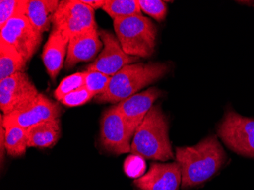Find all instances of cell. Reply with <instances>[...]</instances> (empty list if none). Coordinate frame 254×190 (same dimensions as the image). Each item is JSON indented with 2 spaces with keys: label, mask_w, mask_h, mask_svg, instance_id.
Listing matches in <instances>:
<instances>
[{
  "label": "cell",
  "mask_w": 254,
  "mask_h": 190,
  "mask_svg": "<svg viewBox=\"0 0 254 190\" xmlns=\"http://www.w3.org/2000/svg\"><path fill=\"white\" fill-rule=\"evenodd\" d=\"M94 97L95 95L93 93L88 91L85 87H82L66 94L61 99V102L68 107H76L85 104Z\"/></svg>",
  "instance_id": "cell-25"
},
{
  "label": "cell",
  "mask_w": 254,
  "mask_h": 190,
  "mask_svg": "<svg viewBox=\"0 0 254 190\" xmlns=\"http://www.w3.org/2000/svg\"><path fill=\"white\" fill-rule=\"evenodd\" d=\"M58 0H28L26 16L40 33L48 31L59 7Z\"/></svg>",
  "instance_id": "cell-16"
},
{
  "label": "cell",
  "mask_w": 254,
  "mask_h": 190,
  "mask_svg": "<svg viewBox=\"0 0 254 190\" xmlns=\"http://www.w3.org/2000/svg\"><path fill=\"white\" fill-rule=\"evenodd\" d=\"M175 157L181 168L183 189L203 184L213 177L226 161V153L214 135L195 146L177 148Z\"/></svg>",
  "instance_id": "cell-1"
},
{
  "label": "cell",
  "mask_w": 254,
  "mask_h": 190,
  "mask_svg": "<svg viewBox=\"0 0 254 190\" xmlns=\"http://www.w3.org/2000/svg\"><path fill=\"white\" fill-rule=\"evenodd\" d=\"M1 124L5 129V148L7 153L12 157L22 156L28 146L27 129L14 124Z\"/></svg>",
  "instance_id": "cell-19"
},
{
  "label": "cell",
  "mask_w": 254,
  "mask_h": 190,
  "mask_svg": "<svg viewBox=\"0 0 254 190\" xmlns=\"http://www.w3.org/2000/svg\"><path fill=\"white\" fill-rule=\"evenodd\" d=\"M111 77L98 71H85V87L95 96L105 92L108 88Z\"/></svg>",
  "instance_id": "cell-23"
},
{
  "label": "cell",
  "mask_w": 254,
  "mask_h": 190,
  "mask_svg": "<svg viewBox=\"0 0 254 190\" xmlns=\"http://www.w3.org/2000/svg\"><path fill=\"white\" fill-rule=\"evenodd\" d=\"M99 36L103 49L98 58L87 67V70L98 71L112 77L127 65L135 63L139 57H132L124 52L117 36L107 30H101Z\"/></svg>",
  "instance_id": "cell-10"
},
{
  "label": "cell",
  "mask_w": 254,
  "mask_h": 190,
  "mask_svg": "<svg viewBox=\"0 0 254 190\" xmlns=\"http://www.w3.org/2000/svg\"><path fill=\"white\" fill-rule=\"evenodd\" d=\"M181 184L179 164L153 163L146 174L134 181L140 190H178Z\"/></svg>",
  "instance_id": "cell-13"
},
{
  "label": "cell",
  "mask_w": 254,
  "mask_h": 190,
  "mask_svg": "<svg viewBox=\"0 0 254 190\" xmlns=\"http://www.w3.org/2000/svg\"><path fill=\"white\" fill-rule=\"evenodd\" d=\"M53 29L57 30L65 38L73 37L97 28L95 10L80 0H64L54 14Z\"/></svg>",
  "instance_id": "cell-5"
},
{
  "label": "cell",
  "mask_w": 254,
  "mask_h": 190,
  "mask_svg": "<svg viewBox=\"0 0 254 190\" xmlns=\"http://www.w3.org/2000/svg\"><path fill=\"white\" fill-rule=\"evenodd\" d=\"M130 152L147 159L166 161L174 158L168 121L161 108L153 105L133 135Z\"/></svg>",
  "instance_id": "cell-2"
},
{
  "label": "cell",
  "mask_w": 254,
  "mask_h": 190,
  "mask_svg": "<svg viewBox=\"0 0 254 190\" xmlns=\"http://www.w3.org/2000/svg\"><path fill=\"white\" fill-rule=\"evenodd\" d=\"M28 0H1L0 1V29L11 18L26 15Z\"/></svg>",
  "instance_id": "cell-21"
},
{
  "label": "cell",
  "mask_w": 254,
  "mask_h": 190,
  "mask_svg": "<svg viewBox=\"0 0 254 190\" xmlns=\"http://www.w3.org/2000/svg\"><path fill=\"white\" fill-rule=\"evenodd\" d=\"M161 94L162 92L159 89L153 87L146 91L133 94L115 105L132 136L138 126L142 124L145 116L152 108L154 102Z\"/></svg>",
  "instance_id": "cell-12"
},
{
  "label": "cell",
  "mask_w": 254,
  "mask_h": 190,
  "mask_svg": "<svg viewBox=\"0 0 254 190\" xmlns=\"http://www.w3.org/2000/svg\"><path fill=\"white\" fill-rule=\"evenodd\" d=\"M103 49V43L98 28L78 34L68 41L65 66L73 68L80 62L91 61Z\"/></svg>",
  "instance_id": "cell-14"
},
{
  "label": "cell",
  "mask_w": 254,
  "mask_h": 190,
  "mask_svg": "<svg viewBox=\"0 0 254 190\" xmlns=\"http://www.w3.org/2000/svg\"><path fill=\"white\" fill-rule=\"evenodd\" d=\"M82 3L88 5L94 10L102 8L105 5L106 0H80Z\"/></svg>",
  "instance_id": "cell-27"
},
{
  "label": "cell",
  "mask_w": 254,
  "mask_h": 190,
  "mask_svg": "<svg viewBox=\"0 0 254 190\" xmlns=\"http://www.w3.org/2000/svg\"><path fill=\"white\" fill-rule=\"evenodd\" d=\"M85 71L82 72H77L64 78L59 86L54 91V97L56 99L61 101L66 94L85 87Z\"/></svg>",
  "instance_id": "cell-22"
},
{
  "label": "cell",
  "mask_w": 254,
  "mask_h": 190,
  "mask_svg": "<svg viewBox=\"0 0 254 190\" xmlns=\"http://www.w3.org/2000/svg\"><path fill=\"white\" fill-rule=\"evenodd\" d=\"M217 132L230 149L242 156L254 158V119L229 110Z\"/></svg>",
  "instance_id": "cell-6"
},
{
  "label": "cell",
  "mask_w": 254,
  "mask_h": 190,
  "mask_svg": "<svg viewBox=\"0 0 254 190\" xmlns=\"http://www.w3.org/2000/svg\"><path fill=\"white\" fill-rule=\"evenodd\" d=\"M169 70V65L165 63L125 65L111 77L106 91L96 95L95 100L100 103L121 102L165 76Z\"/></svg>",
  "instance_id": "cell-3"
},
{
  "label": "cell",
  "mask_w": 254,
  "mask_h": 190,
  "mask_svg": "<svg viewBox=\"0 0 254 190\" xmlns=\"http://www.w3.org/2000/svg\"><path fill=\"white\" fill-rule=\"evenodd\" d=\"M145 170V163L143 158L132 154L126 160L124 164V171L131 178L137 179L144 175Z\"/></svg>",
  "instance_id": "cell-26"
},
{
  "label": "cell",
  "mask_w": 254,
  "mask_h": 190,
  "mask_svg": "<svg viewBox=\"0 0 254 190\" xmlns=\"http://www.w3.org/2000/svg\"><path fill=\"white\" fill-rule=\"evenodd\" d=\"M132 137L115 105L104 113L101 121V143L107 151L115 154L130 152Z\"/></svg>",
  "instance_id": "cell-11"
},
{
  "label": "cell",
  "mask_w": 254,
  "mask_h": 190,
  "mask_svg": "<svg viewBox=\"0 0 254 190\" xmlns=\"http://www.w3.org/2000/svg\"><path fill=\"white\" fill-rule=\"evenodd\" d=\"M102 9L113 19L142 15L137 0H106Z\"/></svg>",
  "instance_id": "cell-20"
},
{
  "label": "cell",
  "mask_w": 254,
  "mask_h": 190,
  "mask_svg": "<svg viewBox=\"0 0 254 190\" xmlns=\"http://www.w3.org/2000/svg\"><path fill=\"white\" fill-rule=\"evenodd\" d=\"M61 108L59 104L39 94L29 104L11 114L1 116L4 124H14L28 129L44 121L59 118Z\"/></svg>",
  "instance_id": "cell-9"
},
{
  "label": "cell",
  "mask_w": 254,
  "mask_h": 190,
  "mask_svg": "<svg viewBox=\"0 0 254 190\" xmlns=\"http://www.w3.org/2000/svg\"><path fill=\"white\" fill-rule=\"evenodd\" d=\"M68 41L69 40L59 31L53 29L44 46L42 60L47 72L53 80H55L62 69L67 54Z\"/></svg>",
  "instance_id": "cell-15"
},
{
  "label": "cell",
  "mask_w": 254,
  "mask_h": 190,
  "mask_svg": "<svg viewBox=\"0 0 254 190\" xmlns=\"http://www.w3.org/2000/svg\"><path fill=\"white\" fill-rule=\"evenodd\" d=\"M26 63L15 47L0 40V81L24 72Z\"/></svg>",
  "instance_id": "cell-18"
},
{
  "label": "cell",
  "mask_w": 254,
  "mask_h": 190,
  "mask_svg": "<svg viewBox=\"0 0 254 190\" xmlns=\"http://www.w3.org/2000/svg\"><path fill=\"white\" fill-rule=\"evenodd\" d=\"M141 10L158 21H163L167 15L166 3L161 0H138Z\"/></svg>",
  "instance_id": "cell-24"
},
{
  "label": "cell",
  "mask_w": 254,
  "mask_h": 190,
  "mask_svg": "<svg viewBox=\"0 0 254 190\" xmlns=\"http://www.w3.org/2000/svg\"><path fill=\"white\" fill-rule=\"evenodd\" d=\"M0 33L1 41L15 47L26 63L38 51L42 41V34L33 26L26 15L11 18Z\"/></svg>",
  "instance_id": "cell-7"
},
{
  "label": "cell",
  "mask_w": 254,
  "mask_h": 190,
  "mask_svg": "<svg viewBox=\"0 0 254 190\" xmlns=\"http://www.w3.org/2000/svg\"><path fill=\"white\" fill-rule=\"evenodd\" d=\"M34 83L25 72L0 81V108L4 115L21 109L38 96Z\"/></svg>",
  "instance_id": "cell-8"
},
{
  "label": "cell",
  "mask_w": 254,
  "mask_h": 190,
  "mask_svg": "<svg viewBox=\"0 0 254 190\" xmlns=\"http://www.w3.org/2000/svg\"><path fill=\"white\" fill-rule=\"evenodd\" d=\"M28 148H50L57 143L61 135L59 118L44 121L27 129Z\"/></svg>",
  "instance_id": "cell-17"
},
{
  "label": "cell",
  "mask_w": 254,
  "mask_h": 190,
  "mask_svg": "<svg viewBox=\"0 0 254 190\" xmlns=\"http://www.w3.org/2000/svg\"><path fill=\"white\" fill-rule=\"evenodd\" d=\"M0 130H1V161H3L4 151L5 148V129L2 124L0 125Z\"/></svg>",
  "instance_id": "cell-28"
},
{
  "label": "cell",
  "mask_w": 254,
  "mask_h": 190,
  "mask_svg": "<svg viewBox=\"0 0 254 190\" xmlns=\"http://www.w3.org/2000/svg\"><path fill=\"white\" fill-rule=\"evenodd\" d=\"M117 38L126 54L147 58L155 52L157 28L151 20L142 15L114 20Z\"/></svg>",
  "instance_id": "cell-4"
}]
</instances>
